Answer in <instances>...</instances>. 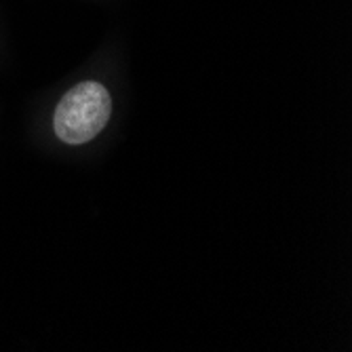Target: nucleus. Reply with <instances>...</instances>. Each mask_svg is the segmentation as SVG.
I'll use <instances>...</instances> for the list:
<instances>
[{
    "instance_id": "1",
    "label": "nucleus",
    "mask_w": 352,
    "mask_h": 352,
    "mask_svg": "<svg viewBox=\"0 0 352 352\" xmlns=\"http://www.w3.org/2000/svg\"><path fill=\"white\" fill-rule=\"evenodd\" d=\"M112 114V98L102 82L85 80L59 100L53 114L55 135L70 146H80L98 138Z\"/></svg>"
}]
</instances>
